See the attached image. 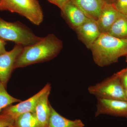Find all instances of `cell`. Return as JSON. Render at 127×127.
Returning <instances> with one entry per match:
<instances>
[{"label":"cell","instance_id":"9c48e42d","mask_svg":"<svg viewBox=\"0 0 127 127\" xmlns=\"http://www.w3.org/2000/svg\"><path fill=\"white\" fill-rule=\"evenodd\" d=\"M61 10L63 17L75 30L90 19L71 0Z\"/></svg>","mask_w":127,"mask_h":127},{"label":"cell","instance_id":"e0dca14e","mask_svg":"<svg viewBox=\"0 0 127 127\" xmlns=\"http://www.w3.org/2000/svg\"><path fill=\"white\" fill-rule=\"evenodd\" d=\"M6 88L0 83V113L5 108L13 103L21 101V100L10 95L6 91Z\"/></svg>","mask_w":127,"mask_h":127},{"label":"cell","instance_id":"9a60e30c","mask_svg":"<svg viewBox=\"0 0 127 127\" xmlns=\"http://www.w3.org/2000/svg\"><path fill=\"white\" fill-rule=\"evenodd\" d=\"M107 33L117 38H127V16L121 14Z\"/></svg>","mask_w":127,"mask_h":127},{"label":"cell","instance_id":"ac0fdd59","mask_svg":"<svg viewBox=\"0 0 127 127\" xmlns=\"http://www.w3.org/2000/svg\"><path fill=\"white\" fill-rule=\"evenodd\" d=\"M14 122L15 119L8 114L0 113V127H14Z\"/></svg>","mask_w":127,"mask_h":127},{"label":"cell","instance_id":"2e32d148","mask_svg":"<svg viewBox=\"0 0 127 127\" xmlns=\"http://www.w3.org/2000/svg\"><path fill=\"white\" fill-rule=\"evenodd\" d=\"M15 127H42L40 125L35 114L32 112L21 114L16 118Z\"/></svg>","mask_w":127,"mask_h":127},{"label":"cell","instance_id":"4fadbf2b","mask_svg":"<svg viewBox=\"0 0 127 127\" xmlns=\"http://www.w3.org/2000/svg\"><path fill=\"white\" fill-rule=\"evenodd\" d=\"M51 91H48L40 98L34 110V113L42 127H48L51 106L48 100Z\"/></svg>","mask_w":127,"mask_h":127},{"label":"cell","instance_id":"277c9868","mask_svg":"<svg viewBox=\"0 0 127 127\" xmlns=\"http://www.w3.org/2000/svg\"><path fill=\"white\" fill-rule=\"evenodd\" d=\"M16 12L39 26L43 20L42 9L38 0H0V11Z\"/></svg>","mask_w":127,"mask_h":127},{"label":"cell","instance_id":"ffe728a7","mask_svg":"<svg viewBox=\"0 0 127 127\" xmlns=\"http://www.w3.org/2000/svg\"><path fill=\"white\" fill-rule=\"evenodd\" d=\"M117 73L124 89L127 88V67Z\"/></svg>","mask_w":127,"mask_h":127},{"label":"cell","instance_id":"3957f363","mask_svg":"<svg viewBox=\"0 0 127 127\" xmlns=\"http://www.w3.org/2000/svg\"><path fill=\"white\" fill-rule=\"evenodd\" d=\"M41 38L22 23L8 22L0 17V39L3 40L26 46L34 44Z\"/></svg>","mask_w":127,"mask_h":127},{"label":"cell","instance_id":"8992f818","mask_svg":"<svg viewBox=\"0 0 127 127\" xmlns=\"http://www.w3.org/2000/svg\"><path fill=\"white\" fill-rule=\"evenodd\" d=\"M51 85L49 83L45 86L37 93L32 96L19 102L16 105H11L5 108L2 112L10 116L14 119L18 116L27 113H34L35 107L40 98L48 91H51Z\"/></svg>","mask_w":127,"mask_h":127},{"label":"cell","instance_id":"30bf717a","mask_svg":"<svg viewBox=\"0 0 127 127\" xmlns=\"http://www.w3.org/2000/svg\"><path fill=\"white\" fill-rule=\"evenodd\" d=\"M75 31L79 39L90 49L101 33L96 21L91 19Z\"/></svg>","mask_w":127,"mask_h":127},{"label":"cell","instance_id":"6da1fadb","mask_svg":"<svg viewBox=\"0 0 127 127\" xmlns=\"http://www.w3.org/2000/svg\"><path fill=\"white\" fill-rule=\"evenodd\" d=\"M63 46L62 42L54 34H48L34 44L23 46L16 61L15 69L50 61L59 54Z\"/></svg>","mask_w":127,"mask_h":127},{"label":"cell","instance_id":"d6986e66","mask_svg":"<svg viewBox=\"0 0 127 127\" xmlns=\"http://www.w3.org/2000/svg\"><path fill=\"white\" fill-rule=\"evenodd\" d=\"M113 5L119 13L127 16V0H116Z\"/></svg>","mask_w":127,"mask_h":127},{"label":"cell","instance_id":"ba28073f","mask_svg":"<svg viewBox=\"0 0 127 127\" xmlns=\"http://www.w3.org/2000/svg\"><path fill=\"white\" fill-rule=\"evenodd\" d=\"M107 114L127 118V101L97 98L96 117Z\"/></svg>","mask_w":127,"mask_h":127},{"label":"cell","instance_id":"52a82bcc","mask_svg":"<svg viewBox=\"0 0 127 127\" xmlns=\"http://www.w3.org/2000/svg\"><path fill=\"white\" fill-rule=\"evenodd\" d=\"M23 46L16 44L12 50L0 55V83L7 87L15 65L19 55L22 51Z\"/></svg>","mask_w":127,"mask_h":127},{"label":"cell","instance_id":"484cf974","mask_svg":"<svg viewBox=\"0 0 127 127\" xmlns=\"http://www.w3.org/2000/svg\"></svg>","mask_w":127,"mask_h":127},{"label":"cell","instance_id":"7c38bea8","mask_svg":"<svg viewBox=\"0 0 127 127\" xmlns=\"http://www.w3.org/2000/svg\"><path fill=\"white\" fill-rule=\"evenodd\" d=\"M90 19L96 21L105 4L103 0H71Z\"/></svg>","mask_w":127,"mask_h":127},{"label":"cell","instance_id":"5b68a950","mask_svg":"<svg viewBox=\"0 0 127 127\" xmlns=\"http://www.w3.org/2000/svg\"><path fill=\"white\" fill-rule=\"evenodd\" d=\"M88 91L90 94L97 98L127 100L125 89L117 73L99 83L89 87Z\"/></svg>","mask_w":127,"mask_h":127},{"label":"cell","instance_id":"7402d4cb","mask_svg":"<svg viewBox=\"0 0 127 127\" xmlns=\"http://www.w3.org/2000/svg\"><path fill=\"white\" fill-rule=\"evenodd\" d=\"M6 43L5 41L0 39V55L6 52L5 45Z\"/></svg>","mask_w":127,"mask_h":127},{"label":"cell","instance_id":"cb8c5ba5","mask_svg":"<svg viewBox=\"0 0 127 127\" xmlns=\"http://www.w3.org/2000/svg\"><path fill=\"white\" fill-rule=\"evenodd\" d=\"M125 95L126 100L127 101V88L125 89Z\"/></svg>","mask_w":127,"mask_h":127},{"label":"cell","instance_id":"5bb4252c","mask_svg":"<svg viewBox=\"0 0 127 127\" xmlns=\"http://www.w3.org/2000/svg\"><path fill=\"white\" fill-rule=\"evenodd\" d=\"M85 125L80 119L69 120L58 113L51 106V114L48 127H84Z\"/></svg>","mask_w":127,"mask_h":127},{"label":"cell","instance_id":"44dd1931","mask_svg":"<svg viewBox=\"0 0 127 127\" xmlns=\"http://www.w3.org/2000/svg\"><path fill=\"white\" fill-rule=\"evenodd\" d=\"M49 2L57 6L62 9L70 0H47Z\"/></svg>","mask_w":127,"mask_h":127},{"label":"cell","instance_id":"603a6c76","mask_svg":"<svg viewBox=\"0 0 127 127\" xmlns=\"http://www.w3.org/2000/svg\"><path fill=\"white\" fill-rule=\"evenodd\" d=\"M105 3L108 4H113L116 0H103Z\"/></svg>","mask_w":127,"mask_h":127},{"label":"cell","instance_id":"8fae6325","mask_svg":"<svg viewBox=\"0 0 127 127\" xmlns=\"http://www.w3.org/2000/svg\"><path fill=\"white\" fill-rule=\"evenodd\" d=\"M121 14L118 11L113 4L105 3L96 21L101 33H107Z\"/></svg>","mask_w":127,"mask_h":127},{"label":"cell","instance_id":"d4e9b609","mask_svg":"<svg viewBox=\"0 0 127 127\" xmlns=\"http://www.w3.org/2000/svg\"><path fill=\"white\" fill-rule=\"evenodd\" d=\"M127 59H126V61H127Z\"/></svg>","mask_w":127,"mask_h":127},{"label":"cell","instance_id":"7a4b0ae2","mask_svg":"<svg viewBox=\"0 0 127 127\" xmlns=\"http://www.w3.org/2000/svg\"><path fill=\"white\" fill-rule=\"evenodd\" d=\"M94 61L100 67L117 62L121 57L127 56V38H118L101 33L91 48Z\"/></svg>","mask_w":127,"mask_h":127}]
</instances>
